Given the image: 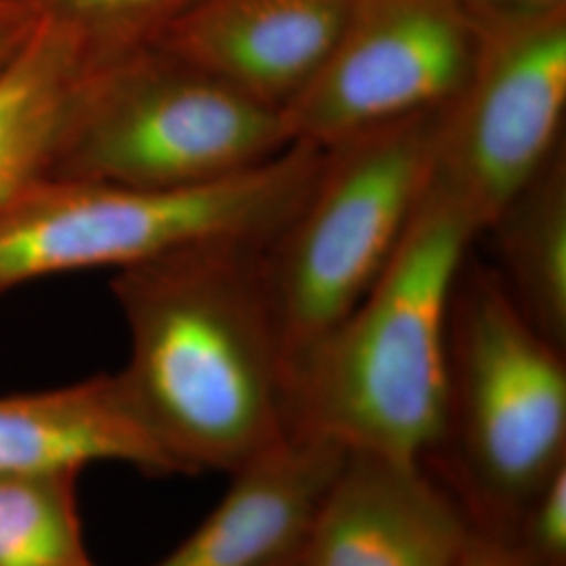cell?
Listing matches in <instances>:
<instances>
[{"label": "cell", "mask_w": 566, "mask_h": 566, "mask_svg": "<svg viewBox=\"0 0 566 566\" xmlns=\"http://www.w3.org/2000/svg\"><path fill=\"white\" fill-rule=\"evenodd\" d=\"M493 233L497 266L514 303L549 343L566 346L565 145L506 203Z\"/></svg>", "instance_id": "5bb4252c"}, {"label": "cell", "mask_w": 566, "mask_h": 566, "mask_svg": "<svg viewBox=\"0 0 566 566\" xmlns=\"http://www.w3.org/2000/svg\"><path fill=\"white\" fill-rule=\"evenodd\" d=\"M460 4L481 34L528 25L566 13V0H460Z\"/></svg>", "instance_id": "ac0fdd59"}, {"label": "cell", "mask_w": 566, "mask_h": 566, "mask_svg": "<svg viewBox=\"0 0 566 566\" xmlns=\"http://www.w3.org/2000/svg\"><path fill=\"white\" fill-rule=\"evenodd\" d=\"M124 462L175 474L130 409L116 376L0 397V474Z\"/></svg>", "instance_id": "7c38bea8"}, {"label": "cell", "mask_w": 566, "mask_h": 566, "mask_svg": "<svg viewBox=\"0 0 566 566\" xmlns=\"http://www.w3.org/2000/svg\"><path fill=\"white\" fill-rule=\"evenodd\" d=\"M324 149L292 143L221 181L181 189L44 177L0 206V294L42 277L126 269L203 243L269 242L315 181Z\"/></svg>", "instance_id": "3957f363"}, {"label": "cell", "mask_w": 566, "mask_h": 566, "mask_svg": "<svg viewBox=\"0 0 566 566\" xmlns=\"http://www.w3.org/2000/svg\"><path fill=\"white\" fill-rule=\"evenodd\" d=\"M78 474H0V566H95L82 539Z\"/></svg>", "instance_id": "9a60e30c"}, {"label": "cell", "mask_w": 566, "mask_h": 566, "mask_svg": "<svg viewBox=\"0 0 566 566\" xmlns=\"http://www.w3.org/2000/svg\"><path fill=\"white\" fill-rule=\"evenodd\" d=\"M353 0H196L160 46L283 114L338 41Z\"/></svg>", "instance_id": "30bf717a"}, {"label": "cell", "mask_w": 566, "mask_h": 566, "mask_svg": "<svg viewBox=\"0 0 566 566\" xmlns=\"http://www.w3.org/2000/svg\"><path fill=\"white\" fill-rule=\"evenodd\" d=\"M479 235L432 172L385 273L290 364V434L416 462L439 451L449 409L451 303Z\"/></svg>", "instance_id": "7a4b0ae2"}, {"label": "cell", "mask_w": 566, "mask_h": 566, "mask_svg": "<svg viewBox=\"0 0 566 566\" xmlns=\"http://www.w3.org/2000/svg\"><path fill=\"white\" fill-rule=\"evenodd\" d=\"M565 112L566 13L483 34L434 163L481 233L565 145Z\"/></svg>", "instance_id": "ba28073f"}, {"label": "cell", "mask_w": 566, "mask_h": 566, "mask_svg": "<svg viewBox=\"0 0 566 566\" xmlns=\"http://www.w3.org/2000/svg\"><path fill=\"white\" fill-rule=\"evenodd\" d=\"M88 70L78 42L44 21L0 65V206L51 175L63 124Z\"/></svg>", "instance_id": "4fadbf2b"}, {"label": "cell", "mask_w": 566, "mask_h": 566, "mask_svg": "<svg viewBox=\"0 0 566 566\" xmlns=\"http://www.w3.org/2000/svg\"><path fill=\"white\" fill-rule=\"evenodd\" d=\"M474 526L428 462L348 451L298 554L301 566H455Z\"/></svg>", "instance_id": "9c48e42d"}, {"label": "cell", "mask_w": 566, "mask_h": 566, "mask_svg": "<svg viewBox=\"0 0 566 566\" xmlns=\"http://www.w3.org/2000/svg\"><path fill=\"white\" fill-rule=\"evenodd\" d=\"M346 449L287 434L238 468L202 525L156 566H273L301 554Z\"/></svg>", "instance_id": "8fae6325"}, {"label": "cell", "mask_w": 566, "mask_h": 566, "mask_svg": "<svg viewBox=\"0 0 566 566\" xmlns=\"http://www.w3.org/2000/svg\"><path fill=\"white\" fill-rule=\"evenodd\" d=\"M34 25L36 21L20 4L0 2V65L20 49Z\"/></svg>", "instance_id": "ffe728a7"}, {"label": "cell", "mask_w": 566, "mask_h": 566, "mask_svg": "<svg viewBox=\"0 0 566 566\" xmlns=\"http://www.w3.org/2000/svg\"><path fill=\"white\" fill-rule=\"evenodd\" d=\"M122 392L172 472H235L290 434V361L261 245L203 243L120 269Z\"/></svg>", "instance_id": "6da1fadb"}, {"label": "cell", "mask_w": 566, "mask_h": 566, "mask_svg": "<svg viewBox=\"0 0 566 566\" xmlns=\"http://www.w3.org/2000/svg\"><path fill=\"white\" fill-rule=\"evenodd\" d=\"M447 109L324 149L303 202L261 248L290 364L340 324L392 261L432 179Z\"/></svg>", "instance_id": "5b68a950"}, {"label": "cell", "mask_w": 566, "mask_h": 566, "mask_svg": "<svg viewBox=\"0 0 566 566\" xmlns=\"http://www.w3.org/2000/svg\"><path fill=\"white\" fill-rule=\"evenodd\" d=\"M196 0H41L30 18L67 32L97 67L154 46Z\"/></svg>", "instance_id": "2e32d148"}, {"label": "cell", "mask_w": 566, "mask_h": 566, "mask_svg": "<svg viewBox=\"0 0 566 566\" xmlns=\"http://www.w3.org/2000/svg\"><path fill=\"white\" fill-rule=\"evenodd\" d=\"M507 537L542 565L566 566V464L528 500Z\"/></svg>", "instance_id": "e0dca14e"}, {"label": "cell", "mask_w": 566, "mask_h": 566, "mask_svg": "<svg viewBox=\"0 0 566 566\" xmlns=\"http://www.w3.org/2000/svg\"><path fill=\"white\" fill-rule=\"evenodd\" d=\"M290 145L280 112L154 44L86 72L49 177L181 189Z\"/></svg>", "instance_id": "8992f818"}, {"label": "cell", "mask_w": 566, "mask_h": 566, "mask_svg": "<svg viewBox=\"0 0 566 566\" xmlns=\"http://www.w3.org/2000/svg\"><path fill=\"white\" fill-rule=\"evenodd\" d=\"M497 271L464 264L449 319V486L474 525L510 535L566 464V365ZM437 451V453H439ZM434 453V455H437Z\"/></svg>", "instance_id": "277c9868"}, {"label": "cell", "mask_w": 566, "mask_h": 566, "mask_svg": "<svg viewBox=\"0 0 566 566\" xmlns=\"http://www.w3.org/2000/svg\"><path fill=\"white\" fill-rule=\"evenodd\" d=\"M483 34L460 0H353L317 76L282 114L290 143L327 149L455 102Z\"/></svg>", "instance_id": "52a82bcc"}, {"label": "cell", "mask_w": 566, "mask_h": 566, "mask_svg": "<svg viewBox=\"0 0 566 566\" xmlns=\"http://www.w3.org/2000/svg\"><path fill=\"white\" fill-rule=\"evenodd\" d=\"M455 566H546L504 533L474 525Z\"/></svg>", "instance_id": "d6986e66"}, {"label": "cell", "mask_w": 566, "mask_h": 566, "mask_svg": "<svg viewBox=\"0 0 566 566\" xmlns=\"http://www.w3.org/2000/svg\"><path fill=\"white\" fill-rule=\"evenodd\" d=\"M273 566H301V563H298V556H294V558H287V560H283L280 565Z\"/></svg>", "instance_id": "44dd1931"}]
</instances>
